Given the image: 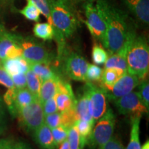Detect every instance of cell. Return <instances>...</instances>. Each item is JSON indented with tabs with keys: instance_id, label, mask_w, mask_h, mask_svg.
Masks as SVG:
<instances>
[{
	"instance_id": "obj_2",
	"label": "cell",
	"mask_w": 149,
	"mask_h": 149,
	"mask_svg": "<svg viewBox=\"0 0 149 149\" xmlns=\"http://www.w3.org/2000/svg\"><path fill=\"white\" fill-rule=\"evenodd\" d=\"M128 71L139 80L146 79L149 70V47L144 36L135 35L130 39L126 54Z\"/></svg>"
},
{
	"instance_id": "obj_26",
	"label": "cell",
	"mask_w": 149,
	"mask_h": 149,
	"mask_svg": "<svg viewBox=\"0 0 149 149\" xmlns=\"http://www.w3.org/2000/svg\"><path fill=\"white\" fill-rule=\"evenodd\" d=\"M75 105V104H74ZM72 107L70 109L61 113V124L60 125L70 129L76 122L79 120L75 110V107Z\"/></svg>"
},
{
	"instance_id": "obj_33",
	"label": "cell",
	"mask_w": 149,
	"mask_h": 149,
	"mask_svg": "<svg viewBox=\"0 0 149 149\" xmlns=\"http://www.w3.org/2000/svg\"><path fill=\"white\" fill-rule=\"evenodd\" d=\"M8 128V116L6 107L3 98L0 96V135L6 131Z\"/></svg>"
},
{
	"instance_id": "obj_15",
	"label": "cell",
	"mask_w": 149,
	"mask_h": 149,
	"mask_svg": "<svg viewBox=\"0 0 149 149\" xmlns=\"http://www.w3.org/2000/svg\"><path fill=\"white\" fill-rule=\"evenodd\" d=\"M32 133L35 142L41 149H56L57 148L54 142L51 129L44 123Z\"/></svg>"
},
{
	"instance_id": "obj_45",
	"label": "cell",
	"mask_w": 149,
	"mask_h": 149,
	"mask_svg": "<svg viewBox=\"0 0 149 149\" xmlns=\"http://www.w3.org/2000/svg\"><path fill=\"white\" fill-rule=\"evenodd\" d=\"M0 68H3V62L1 59H0Z\"/></svg>"
},
{
	"instance_id": "obj_3",
	"label": "cell",
	"mask_w": 149,
	"mask_h": 149,
	"mask_svg": "<svg viewBox=\"0 0 149 149\" xmlns=\"http://www.w3.org/2000/svg\"><path fill=\"white\" fill-rule=\"evenodd\" d=\"M52 25L55 33L68 38L77 31L79 21L66 0H50Z\"/></svg>"
},
{
	"instance_id": "obj_36",
	"label": "cell",
	"mask_w": 149,
	"mask_h": 149,
	"mask_svg": "<svg viewBox=\"0 0 149 149\" xmlns=\"http://www.w3.org/2000/svg\"><path fill=\"white\" fill-rule=\"evenodd\" d=\"M97 149H125L122 141L116 136H112L111 139Z\"/></svg>"
},
{
	"instance_id": "obj_22",
	"label": "cell",
	"mask_w": 149,
	"mask_h": 149,
	"mask_svg": "<svg viewBox=\"0 0 149 149\" xmlns=\"http://www.w3.org/2000/svg\"><path fill=\"white\" fill-rule=\"evenodd\" d=\"M141 117H130L131 129H130V141L126 149H141L139 141V125Z\"/></svg>"
},
{
	"instance_id": "obj_11",
	"label": "cell",
	"mask_w": 149,
	"mask_h": 149,
	"mask_svg": "<svg viewBox=\"0 0 149 149\" xmlns=\"http://www.w3.org/2000/svg\"><path fill=\"white\" fill-rule=\"evenodd\" d=\"M84 86L88 92L92 117L95 122L107 110V91L102 86L90 81H86Z\"/></svg>"
},
{
	"instance_id": "obj_25",
	"label": "cell",
	"mask_w": 149,
	"mask_h": 149,
	"mask_svg": "<svg viewBox=\"0 0 149 149\" xmlns=\"http://www.w3.org/2000/svg\"><path fill=\"white\" fill-rule=\"evenodd\" d=\"M26 88L35 97L39 99L42 81L38 76L30 68L26 72Z\"/></svg>"
},
{
	"instance_id": "obj_12",
	"label": "cell",
	"mask_w": 149,
	"mask_h": 149,
	"mask_svg": "<svg viewBox=\"0 0 149 149\" xmlns=\"http://www.w3.org/2000/svg\"><path fill=\"white\" fill-rule=\"evenodd\" d=\"M140 82V80L135 74L126 71L115 82L111 91H107V99L114 101L117 98L126 95L132 92Z\"/></svg>"
},
{
	"instance_id": "obj_28",
	"label": "cell",
	"mask_w": 149,
	"mask_h": 149,
	"mask_svg": "<svg viewBox=\"0 0 149 149\" xmlns=\"http://www.w3.org/2000/svg\"><path fill=\"white\" fill-rule=\"evenodd\" d=\"M109 57V53L102 46L94 44L92 48V59L95 64H104Z\"/></svg>"
},
{
	"instance_id": "obj_23",
	"label": "cell",
	"mask_w": 149,
	"mask_h": 149,
	"mask_svg": "<svg viewBox=\"0 0 149 149\" xmlns=\"http://www.w3.org/2000/svg\"><path fill=\"white\" fill-rule=\"evenodd\" d=\"M76 124L79 134V149H84L94 126L83 120H79Z\"/></svg>"
},
{
	"instance_id": "obj_27",
	"label": "cell",
	"mask_w": 149,
	"mask_h": 149,
	"mask_svg": "<svg viewBox=\"0 0 149 149\" xmlns=\"http://www.w3.org/2000/svg\"><path fill=\"white\" fill-rule=\"evenodd\" d=\"M27 3L19 13L27 19L33 22H38L40 17V12L31 0H26Z\"/></svg>"
},
{
	"instance_id": "obj_34",
	"label": "cell",
	"mask_w": 149,
	"mask_h": 149,
	"mask_svg": "<svg viewBox=\"0 0 149 149\" xmlns=\"http://www.w3.org/2000/svg\"><path fill=\"white\" fill-rule=\"evenodd\" d=\"M44 124H46L51 129L59 126L61 124V113L56 112L44 116Z\"/></svg>"
},
{
	"instance_id": "obj_20",
	"label": "cell",
	"mask_w": 149,
	"mask_h": 149,
	"mask_svg": "<svg viewBox=\"0 0 149 149\" xmlns=\"http://www.w3.org/2000/svg\"><path fill=\"white\" fill-rule=\"evenodd\" d=\"M124 73L122 70L115 68H104L100 79L101 86L108 91H111L115 82Z\"/></svg>"
},
{
	"instance_id": "obj_17",
	"label": "cell",
	"mask_w": 149,
	"mask_h": 149,
	"mask_svg": "<svg viewBox=\"0 0 149 149\" xmlns=\"http://www.w3.org/2000/svg\"><path fill=\"white\" fill-rule=\"evenodd\" d=\"M126 49L127 46L118 53L110 54L106 62L104 63V68H115L124 72L128 71V66L126 59Z\"/></svg>"
},
{
	"instance_id": "obj_4",
	"label": "cell",
	"mask_w": 149,
	"mask_h": 149,
	"mask_svg": "<svg viewBox=\"0 0 149 149\" xmlns=\"http://www.w3.org/2000/svg\"><path fill=\"white\" fill-rule=\"evenodd\" d=\"M116 124V117L113 110L109 109L98 120L89 137L87 146L89 149H96L102 146L113 136Z\"/></svg>"
},
{
	"instance_id": "obj_14",
	"label": "cell",
	"mask_w": 149,
	"mask_h": 149,
	"mask_svg": "<svg viewBox=\"0 0 149 149\" xmlns=\"http://www.w3.org/2000/svg\"><path fill=\"white\" fill-rule=\"evenodd\" d=\"M126 7L141 23H149V0H123Z\"/></svg>"
},
{
	"instance_id": "obj_19",
	"label": "cell",
	"mask_w": 149,
	"mask_h": 149,
	"mask_svg": "<svg viewBox=\"0 0 149 149\" xmlns=\"http://www.w3.org/2000/svg\"><path fill=\"white\" fill-rule=\"evenodd\" d=\"M35 97L30 92L26 87L23 88H17L15 97L14 108L15 111V116L17 117L18 112L20 110L26 107L28 104L31 103L34 100Z\"/></svg>"
},
{
	"instance_id": "obj_42",
	"label": "cell",
	"mask_w": 149,
	"mask_h": 149,
	"mask_svg": "<svg viewBox=\"0 0 149 149\" xmlns=\"http://www.w3.org/2000/svg\"><path fill=\"white\" fill-rule=\"evenodd\" d=\"M59 149H69V141L67 138L59 145Z\"/></svg>"
},
{
	"instance_id": "obj_24",
	"label": "cell",
	"mask_w": 149,
	"mask_h": 149,
	"mask_svg": "<svg viewBox=\"0 0 149 149\" xmlns=\"http://www.w3.org/2000/svg\"><path fill=\"white\" fill-rule=\"evenodd\" d=\"M33 33L37 38L44 41H50L54 39V28L48 22L37 23L33 27Z\"/></svg>"
},
{
	"instance_id": "obj_5",
	"label": "cell",
	"mask_w": 149,
	"mask_h": 149,
	"mask_svg": "<svg viewBox=\"0 0 149 149\" xmlns=\"http://www.w3.org/2000/svg\"><path fill=\"white\" fill-rule=\"evenodd\" d=\"M22 57L29 64L42 63L55 64V57L42 43L32 37H22L21 42Z\"/></svg>"
},
{
	"instance_id": "obj_38",
	"label": "cell",
	"mask_w": 149,
	"mask_h": 149,
	"mask_svg": "<svg viewBox=\"0 0 149 149\" xmlns=\"http://www.w3.org/2000/svg\"><path fill=\"white\" fill-rule=\"evenodd\" d=\"M0 84L7 88H13L15 86L11 76L3 68H0Z\"/></svg>"
},
{
	"instance_id": "obj_35",
	"label": "cell",
	"mask_w": 149,
	"mask_h": 149,
	"mask_svg": "<svg viewBox=\"0 0 149 149\" xmlns=\"http://www.w3.org/2000/svg\"><path fill=\"white\" fill-rule=\"evenodd\" d=\"M68 139L69 141V149H79V134L76 124L69 129Z\"/></svg>"
},
{
	"instance_id": "obj_1",
	"label": "cell",
	"mask_w": 149,
	"mask_h": 149,
	"mask_svg": "<svg viewBox=\"0 0 149 149\" xmlns=\"http://www.w3.org/2000/svg\"><path fill=\"white\" fill-rule=\"evenodd\" d=\"M97 6L102 11L106 22L105 36L102 43L109 53H118L127 46L136 34L128 24L126 15L107 0H98Z\"/></svg>"
},
{
	"instance_id": "obj_39",
	"label": "cell",
	"mask_w": 149,
	"mask_h": 149,
	"mask_svg": "<svg viewBox=\"0 0 149 149\" xmlns=\"http://www.w3.org/2000/svg\"><path fill=\"white\" fill-rule=\"evenodd\" d=\"M14 86L16 88H23L26 87V73H20L11 76Z\"/></svg>"
},
{
	"instance_id": "obj_30",
	"label": "cell",
	"mask_w": 149,
	"mask_h": 149,
	"mask_svg": "<svg viewBox=\"0 0 149 149\" xmlns=\"http://www.w3.org/2000/svg\"><path fill=\"white\" fill-rule=\"evenodd\" d=\"M31 1L39 9L40 13L45 17L48 23L52 25L50 0H31Z\"/></svg>"
},
{
	"instance_id": "obj_37",
	"label": "cell",
	"mask_w": 149,
	"mask_h": 149,
	"mask_svg": "<svg viewBox=\"0 0 149 149\" xmlns=\"http://www.w3.org/2000/svg\"><path fill=\"white\" fill-rule=\"evenodd\" d=\"M43 107V111H44V116L45 115L52 114V113H56L58 111L57 109V104H56V102L55 100V97H51L49 100H46L42 104Z\"/></svg>"
},
{
	"instance_id": "obj_13",
	"label": "cell",
	"mask_w": 149,
	"mask_h": 149,
	"mask_svg": "<svg viewBox=\"0 0 149 149\" xmlns=\"http://www.w3.org/2000/svg\"><path fill=\"white\" fill-rule=\"evenodd\" d=\"M74 107L79 120L86 121L93 126L95 125V122H94L92 117L88 92L85 86L76 98Z\"/></svg>"
},
{
	"instance_id": "obj_31",
	"label": "cell",
	"mask_w": 149,
	"mask_h": 149,
	"mask_svg": "<svg viewBox=\"0 0 149 149\" xmlns=\"http://www.w3.org/2000/svg\"><path fill=\"white\" fill-rule=\"evenodd\" d=\"M102 72H103V69L100 66L89 64L86 72V81H90L93 83L100 81Z\"/></svg>"
},
{
	"instance_id": "obj_43",
	"label": "cell",
	"mask_w": 149,
	"mask_h": 149,
	"mask_svg": "<svg viewBox=\"0 0 149 149\" xmlns=\"http://www.w3.org/2000/svg\"><path fill=\"white\" fill-rule=\"evenodd\" d=\"M141 149H149V140L148 139L144 144L142 145V146L141 147Z\"/></svg>"
},
{
	"instance_id": "obj_8",
	"label": "cell",
	"mask_w": 149,
	"mask_h": 149,
	"mask_svg": "<svg viewBox=\"0 0 149 149\" xmlns=\"http://www.w3.org/2000/svg\"><path fill=\"white\" fill-rule=\"evenodd\" d=\"M113 102L120 114L130 117H142L143 115L148 113V109L142 103L137 91H132L126 95L116 99Z\"/></svg>"
},
{
	"instance_id": "obj_32",
	"label": "cell",
	"mask_w": 149,
	"mask_h": 149,
	"mask_svg": "<svg viewBox=\"0 0 149 149\" xmlns=\"http://www.w3.org/2000/svg\"><path fill=\"white\" fill-rule=\"evenodd\" d=\"M138 93L141 102L147 109H149V83L148 79L141 80L139 84Z\"/></svg>"
},
{
	"instance_id": "obj_21",
	"label": "cell",
	"mask_w": 149,
	"mask_h": 149,
	"mask_svg": "<svg viewBox=\"0 0 149 149\" xmlns=\"http://www.w3.org/2000/svg\"><path fill=\"white\" fill-rule=\"evenodd\" d=\"M61 77L52 78V79H46L45 81H42L40 88V97H39L41 103L43 104L46 100L55 96L57 89L58 80Z\"/></svg>"
},
{
	"instance_id": "obj_46",
	"label": "cell",
	"mask_w": 149,
	"mask_h": 149,
	"mask_svg": "<svg viewBox=\"0 0 149 149\" xmlns=\"http://www.w3.org/2000/svg\"><path fill=\"white\" fill-rule=\"evenodd\" d=\"M81 1H91V0H81Z\"/></svg>"
},
{
	"instance_id": "obj_10",
	"label": "cell",
	"mask_w": 149,
	"mask_h": 149,
	"mask_svg": "<svg viewBox=\"0 0 149 149\" xmlns=\"http://www.w3.org/2000/svg\"><path fill=\"white\" fill-rule=\"evenodd\" d=\"M84 12L86 17L85 22L89 32L94 38L102 42L107 26L102 11L97 6L88 1L84 5Z\"/></svg>"
},
{
	"instance_id": "obj_9",
	"label": "cell",
	"mask_w": 149,
	"mask_h": 149,
	"mask_svg": "<svg viewBox=\"0 0 149 149\" xmlns=\"http://www.w3.org/2000/svg\"><path fill=\"white\" fill-rule=\"evenodd\" d=\"M22 37L6 31L0 25V59L4 61L22 56Z\"/></svg>"
},
{
	"instance_id": "obj_44",
	"label": "cell",
	"mask_w": 149,
	"mask_h": 149,
	"mask_svg": "<svg viewBox=\"0 0 149 149\" xmlns=\"http://www.w3.org/2000/svg\"><path fill=\"white\" fill-rule=\"evenodd\" d=\"M2 1H5V2H6V3H13L15 0H2Z\"/></svg>"
},
{
	"instance_id": "obj_41",
	"label": "cell",
	"mask_w": 149,
	"mask_h": 149,
	"mask_svg": "<svg viewBox=\"0 0 149 149\" xmlns=\"http://www.w3.org/2000/svg\"><path fill=\"white\" fill-rule=\"evenodd\" d=\"M11 149H31L29 146L25 143L23 142H17L14 143Z\"/></svg>"
},
{
	"instance_id": "obj_40",
	"label": "cell",
	"mask_w": 149,
	"mask_h": 149,
	"mask_svg": "<svg viewBox=\"0 0 149 149\" xmlns=\"http://www.w3.org/2000/svg\"><path fill=\"white\" fill-rule=\"evenodd\" d=\"M14 141L13 139L8 138L0 139V149H11Z\"/></svg>"
},
{
	"instance_id": "obj_29",
	"label": "cell",
	"mask_w": 149,
	"mask_h": 149,
	"mask_svg": "<svg viewBox=\"0 0 149 149\" xmlns=\"http://www.w3.org/2000/svg\"><path fill=\"white\" fill-rule=\"evenodd\" d=\"M52 135L54 139V142L56 147L59 146L65 139L68 138L69 129L64 126L59 125L57 127L51 129Z\"/></svg>"
},
{
	"instance_id": "obj_7",
	"label": "cell",
	"mask_w": 149,
	"mask_h": 149,
	"mask_svg": "<svg viewBox=\"0 0 149 149\" xmlns=\"http://www.w3.org/2000/svg\"><path fill=\"white\" fill-rule=\"evenodd\" d=\"M62 72L70 79L77 81H86L89 63L84 57L75 52H65L60 60Z\"/></svg>"
},
{
	"instance_id": "obj_16",
	"label": "cell",
	"mask_w": 149,
	"mask_h": 149,
	"mask_svg": "<svg viewBox=\"0 0 149 149\" xmlns=\"http://www.w3.org/2000/svg\"><path fill=\"white\" fill-rule=\"evenodd\" d=\"M29 68L38 76L42 83L46 79L62 77L60 70L55 64L32 63L29 64Z\"/></svg>"
},
{
	"instance_id": "obj_18",
	"label": "cell",
	"mask_w": 149,
	"mask_h": 149,
	"mask_svg": "<svg viewBox=\"0 0 149 149\" xmlns=\"http://www.w3.org/2000/svg\"><path fill=\"white\" fill-rule=\"evenodd\" d=\"M3 68L12 76L17 74L26 73L29 69V63L22 57L8 59L3 61Z\"/></svg>"
},
{
	"instance_id": "obj_6",
	"label": "cell",
	"mask_w": 149,
	"mask_h": 149,
	"mask_svg": "<svg viewBox=\"0 0 149 149\" xmlns=\"http://www.w3.org/2000/svg\"><path fill=\"white\" fill-rule=\"evenodd\" d=\"M20 125L29 133H33L44 123V114L40 99L35 97L33 101L18 112Z\"/></svg>"
}]
</instances>
